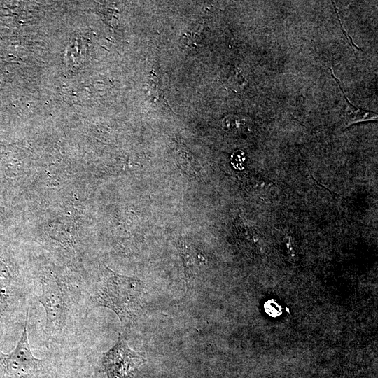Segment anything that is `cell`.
<instances>
[{
	"instance_id": "cell-1",
	"label": "cell",
	"mask_w": 378,
	"mask_h": 378,
	"mask_svg": "<svg viewBox=\"0 0 378 378\" xmlns=\"http://www.w3.org/2000/svg\"><path fill=\"white\" fill-rule=\"evenodd\" d=\"M144 286L136 277L119 274L108 267L102 271L92 295L98 307L108 308L118 317L123 334L136 321L143 308Z\"/></svg>"
},
{
	"instance_id": "cell-2",
	"label": "cell",
	"mask_w": 378,
	"mask_h": 378,
	"mask_svg": "<svg viewBox=\"0 0 378 378\" xmlns=\"http://www.w3.org/2000/svg\"><path fill=\"white\" fill-rule=\"evenodd\" d=\"M42 294L38 298L46 312L45 330L48 337L61 332L70 312L71 300L66 286L53 276L41 280Z\"/></svg>"
},
{
	"instance_id": "cell-3",
	"label": "cell",
	"mask_w": 378,
	"mask_h": 378,
	"mask_svg": "<svg viewBox=\"0 0 378 378\" xmlns=\"http://www.w3.org/2000/svg\"><path fill=\"white\" fill-rule=\"evenodd\" d=\"M21 299L16 267L8 247L0 243V327L18 310Z\"/></svg>"
},
{
	"instance_id": "cell-4",
	"label": "cell",
	"mask_w": 378,
	"mask_h": 378,
	"mask_svg": "<svg viewBox=\"0 0 378 378\" xmlns=\"http://www.w3.org/2000/svg\"><path fill=\"white\" fill-rule=\"evenodd\" d=\"M146 361L145 354L130 349L121 332L115 345L104 353L102 363L107 378H134Z\"/></svg>"
},
{
	"instance_id": "cell-5",
	"label": "cell",
	"mask_w": 378,
	"mask_h": 378,
	"mask_svg": "<svg viewBox=\"0 0 378 378\" xmlns=\"http://www.w3.org/2000/svg\"><path fill=\"white\" fill-rule=\"evenodd\" d=\"M28 315L27 309L23 330L15 348L8 354L0 351V368L10 378H20L41 366L42 361L34 356L29 344Z\"/></svg>"
},
{
	"instance_id": "cell-6",
	"label": "cell",
	"mask_w": 378,
	"mask_h": 378,
	"mask_svg": "<svg viewBox=\"0 0 378 378\" xmlns=\"http://www.w3.org/2000/svg\"><path fill=\"white\" fill-rule=\"evenodd\" d=\"M330 69L332 71V76L335 78V80H337V83H338L342 90V92L344 97L346 103V108L345 109L344 116V122L345 126L349 127L351 125H354L360 122L377 120V114L376 113L357 108L349 102V100L345 96L344 92H343L339 83V80H337V78H335L333 74V71L332 70V69Z\"/></svg>"
},
{
	"instance_id": "cell-7",
	"label": "cell",
	"mask_w": 378,
	"mask_h": 378,
	"mask_svg": "<svg viewBox=\"0 0 378 378\" xmlns=\"http://www.w3.org/2000/svg\"><path fill=\"white\" fill-rule=\"evenodd\" d=\"M147 89L148 98L150 99V101L151 102L162 103V100L163 102H166V100L163 97L162 90L160 88L159 86L158 78L157 75L155 74L153 71H151L150 75L148 76L147 81Z\"/></svg>"
},
{
	"instance_id": "cell-8",
	"label": "cell",
	"mask_w": 378,
	"mask_h": 378,
	"mask_svg": "<svg viewBox=\"0 0 378 378\" xmlns=\"http://www.w3.org/2000/svg\"><path fill=\"white\" fill-rule=\"evenodd\" d=\"M225 128L234 134H239L244 132L246 129V122L237 116L227 117L223 122Z\"/></svg>"
},
{
	"instance_id": "cell-9",
	"label": "cell",
	"mask_w": 378,
	"mask_h": 378,
	"mask_svg": "<svg viewBox=\"0 0 378 378\" xmlns=\"http://www.w3.org/2000/svg\"><path fill=\"white\" fill-rule=\"evenodd\" d=\"M11 217V209L7 200L0 193V227H5L8 224Z\"/></svg>"
},
{
	"instance_id": "cell-10",
	"label": "cell",
	"mask_w": 378,
	"mask_h": 378,
	"mask_svg": "<svg viewBox=\"0 0 378 378\" xmlns=\"http://www.w3.org/2000/svg\"><path fill=\"white\" fill-rule=\"evenodd\" d=\"M229 81L230 85L235 88H240V86H244L246 83V80L244 79V78L242 76L240 71L237 69H234L232 70L229 78Z\"/></svg>"
}]
</instances>
